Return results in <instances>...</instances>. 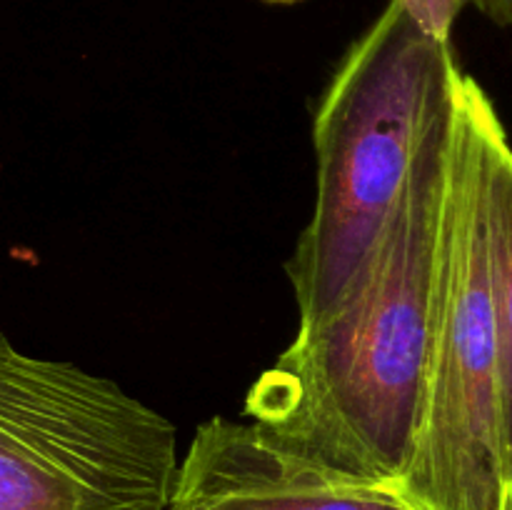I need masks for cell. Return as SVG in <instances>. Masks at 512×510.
Listing matches in <instances>:
<instances>
[{"mask_svg":"<svg viewBox=\"0 0 512 510\" xmlns=\"http://www.w3.org/2000/svg\"><path fill=\"white\" fill-rule=\"evenodd\" d=\"M488 93L463 73L435 263L423 403L395 493L415 510H508L503 360L490 285Z\"/></svg>","mask_w":512,"mask_h":510,"instance_id":"obj_3","label":"cell"},{"mask_svg":"<svg viewBox=\"0 0 512 510\" xmlns=\"http://www.w3.org/2000/svg\"><path fill=\"white\" fill-rule=\"evenodd\" d=\"M178 470L165 415L0 330V510H168Z\"/></svg>","mask_w":512,"mask_h":510,"instance_id":"obj_4","label":"cell"},{"mask_svg":"<svg viewBox=\"0 0 512 510\" xmlns=\"http://www.w3.org/2000/svg\"><path fill=\"white\" fill-rule=\"evenodd\" d=\"M458 100V93H455ZM455 103L430 130L393 218L338 303L248 390L245 413L293 453L395 488L423 403Z\"/></svg>","mask_w":512,"mask_h":510,"instance_id":"obj_1","label":"cell"},{"mask_svg":"<svg viewBox=\"0 0 512 510\" xmlns=\"http://www.w3.org/2000/svg\"><path fill=\"white\" fill-rule=\"evenodd\" d=\"M168 510H415L395 490L343 478L280 445L253 420L195 430Z\"/></svg>","mask_w":512,"mask_h":510,"instance_id":"obj_5","label":"cell"},{"mask_svg":"<svg viewBox=\"0 0 512 510\" xmlns=\"http://www.w3.org/2000/svg\"><path fill=\"white\" fill-rule=\"evenodd\" d=\"M488 245L490 285L503 360L505 448L508 475H512V145L500 120L490 133L488 145Z\"/></svg>","mask_w":512,"mask_h":510,"instance_id":"obj_6","label":"cell"},{"mask_svg":"<svg viewBox=\"0 0 512 510\" xmlns=\"http://www.w3.org/2000/svg\"><path fill=\"white\" fill-rule=\"evenodd\" d=\"M473 3L485 18H490L498 25H510L512 23V0H468Z\"/></svg>","mask_w":512,"mask_h":510,"instance_id":"obj_8","label":"cell"},{"mask_svg":"<svg viewBox=\"0 0 512 510\" xmlns=\"http://www.w3.org/2000/svg\"><path fill=\"white\" fill-rule=\"evenodd\" d=\"M268 3H283V5H288V3H298V0H268Z\"/></svg>","mask_w":512,"mask_h":510,"instance_id":"obj_10","label":"cell"},{"mask_svg":"<svg viewBox=\"0 0 512 510\" xmlns=\"http://www.w3.org/2000/svg\"><path fill=\"white\" fill-rule=\"evenodd\" d=\"M400 3L430 35L450 40V30H453L463 0H400Z\"/></svg>","mask_w":512,"mask_h":510,"instance_id":"obj_7","label":"cell"},{"mask_svg":"<svg viewBox=\"0 0 512 510\" xmlns=\"http://www.w3.org/2000/svg\"><path fill=\"white\" fill-rule=\"evenodd\" d=\"M508 510H512V475H510V493H508Z\"/></svg>","mask_w":512,"mask_h":510,"instance_id":"obj_9","label":"cell"},{"mask_svg":"<svg viewBox=\"0 0 512 510\" xmlns=\"http://www.w3.org/2000/svg\"><path fill=\"white\" fill-rule=\"evenodd\" d=\"M460 78L450 40L400 0L348 50L315 113V205L288 260L300 325L328 313L370 258Z\"/></svg>","mask_w":512,"mask_h":510,"instance_id":"obj_2","label":"cell"}]
</instances>
